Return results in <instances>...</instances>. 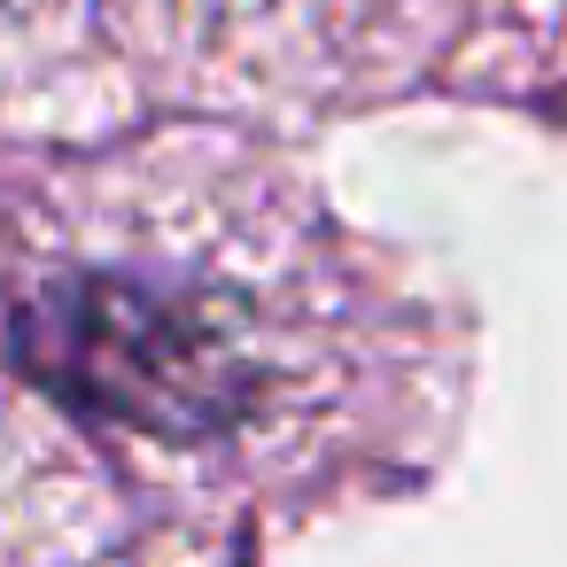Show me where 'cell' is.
<instances>
[{
  "instance_id": "6da1fadb",
  "label": "cell",
  "mask_w": 567,
  "mask_h": 567,
  "mask_svg": "<svg viewBox=\"0 0 567 567\" xmlns=\"http://www.w3.org/2000/svg\"><path fill=\"white\" fill-rule=\"evenodd\" d=\"M451 389L435 311L280 172L156 148L0 210V559L249 544Z\"/></svg>"
},
{
  "instance_id": "7a4b0ae2",
  "label": "cell",
  "mask_w": 567,
  "mask_h": 567,
  "mask_svg": "<svg viewBox=\"0 0 567 567\" xmlns=\"http://www.w3.org/2000/svg\"><path fill=\"white\" fill-rule=\"evenodd\" d=\"M443 0H0V102L79 133L311 117L404 79Z\"/></svg>"
}]
</instances>
